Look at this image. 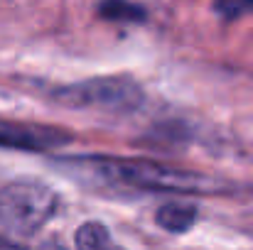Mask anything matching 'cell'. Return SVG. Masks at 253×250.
Returning a JSON list of instances; mask_svg holds the SVG:
<instances>
[{
	"instance_id": "9",
	"label": "cell",
	"mask_w": 253,
	"mask_h": 250,
	"mask_svg": "<svg viewBox=\"0 0 253 250\" xmlns=\"http://www.w3.org/2000/svg\"><path fill=\"white\" fill-rule=\"evenodd\" d=\"M0 250H20V248H15L12 243H7V241H2V238H0Z\"/></svg>"
},
{
	"instance_id": "5",
	"label": "cell",
	"mask_w": 253,
	"mask_h": 250,
	"mask_svg": "<svg viewBox=\"0 0 253 250\" xmlns=\"http://www.w3.org/2000/svg\"><path fill=\"white\" fill-rule=\"evenodd\" d=\"M155 218H158V226H163L169 233H184L194 223L197 209L192 204H184V201H169L158 209Z\"/></svg>"
},
{
	"instance_id": "8",
	"label": "cell",
	"mask_w": 253,
	"mask_h": 250,
	"mask_svg": "<svg viewBox=\"0 0 253 250\" xmlns=\"http://www.w3.org/2000/svg\"><path fill=\"white\" fill-rule=\"evenodd\" d=\"M214 10L224 20H239L244 15H253V0H214Z\"/></svg>"
},
{
	"instance_id": "4",
	"label": "cell",
	"mask_w": 253,
	"mask_h": 250,
	"mask_svg": "<svg viewBox=\"0 0 253 250\" xmlns=\"http://www.w3.org/2000/svg\"><path fill=\"white\" fill-rule=\"evenodd\" d=\"M74 135L59 125L25 123V120H0V147L27 150V152H52L69 145Z\"/></svg>"
},
{
	"instance_id": "7",
	"label": "cell",
	"mask_w": 253,
	"mask_h": 250,
	"mask_svg": "<svg viewBox=\"0 0 253 250\" xmlns=\"http://www.w3.org/2000/svg\"><path fill=\"white\" fill-rule=\"evenodd\" d=\"M98 15L113 22H143L145 20V10L128 0H103L98 5Z\"/></svg>"
},
{
	"instance_id": "6",
	"label": "cell",
	"mask_w": 253,
	"mask_h": 250,
	"mask_svg": "<svg viewBox=\"0 0 253 250\" xmlns=\"http://www.w3.org/2000/svg\"><path fill=\"white\" fill-rule=\"evenodd\" d=\"M74 241H77V250H123L111 238L108 228L96 221H86L84 226H79Z\"/></svg>"
},
{
	"instance_id": "1",
	"label": "cell",
	"mask_w": 253,
	"mask_h": 250,
	"mask_svg": "<svg viewBox=\"0 0 253 250\" xmlns=\"http://www.w3.org/2000/svg\"><path fill=\"white\" fill-rule=\"evenodd\" d=\"M72 167H84L86 172L96 174V179L116 184V186H128V189H140V191H168V194H207L214 191L216 184L197 172L182 169L165 162H153V160H130V157H79L69 160Z\"/></svg>"
},
{
	"instance_id": "2",
	"label": "cell",
	"mask_w": 253,
	"mask_h": 250,
	"mask_svg": "<svg viewBox=\"0 0 253 250\" xmlns=\"http://www.w3.org/2000/svg\"><path fill=\"white\" fill-rule=\"evenodd\" d=\"M52 96L67 108L101 113H130L145 101L140 83L130 76H93L77 83H64Z\"/></svg>"
},
{
	"instance_id": "3",
	"label": "cell",
	"mask_w": 253,
	"mask_h": 250,
	"mask_svg": "<svg viewBox=\"0 0 253 250\" xmlns=\"http://www.w3.org/2000/svg\"><path fill=\"white\" fill-rule=\"evenodd\" d=\"M57 209V194L40 181H15L0 189V226L32 233L44 226Z\"/></svg>"
}]
</instances>
